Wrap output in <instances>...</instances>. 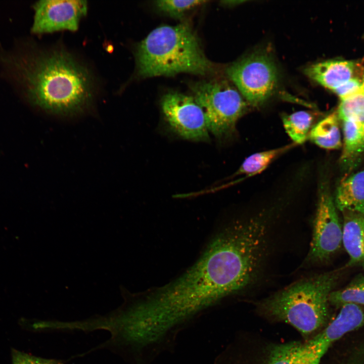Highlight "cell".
I'll return each instance as SVG.
<instances>
[{
  "label": "cell",
  "instance_id": "cell-1",
  "mask_svg": "<svg viewBox=\"0 0 364 364\" xmlns=\"http://www.w3.org/2000/svg\"><path fill=\"white\" fill-rule=\"evenodd\" d=\"M24 77L29 101L48 112L76 115L93 101L91 74L65 51L53 50L31 58L24 69Z\"/></svg>",
  "mask_w": 364,
  "mask_h": 364
},
{
  "label": "cell",
  "instance_id": "cell-2",
  "mask_svg": "<svg viewBox=\"0 0 364 364\" xmlns=\"http://www.w3.org/2000/svg\"><path fill=\"white\" fill-rule=\"evenodd\" d=\"M241 293L235 266L216 234L199 259L184 274L154 292L168 311H192Z\"/></svg>",
  "mask_w": 364,
  "mask_h": 364
},
{
  "label": "cell",
  "instance_id": "cell-3",
  "mask_svg": "<svg viewBox=\"0 0 364 364\" xmlns=\"http://www.w3.org/2000/svg\"><path fill=\"white\" fill-rule=\"evenodd\" d=\"M337 280L333 271L307 276L256 302V310L266 320L291 325L309 339L327 323L329 296Z\"/></svg>",
  "mask_w": 364,
  "mask_h": 364
},
{
  "label": "cell",
  "instance_id": "cell-4",
  "mask_svg": "<svg viewBox=\"0 0 364 364\" xmlns=\"http://www.w3.org/2000/svg\"><path fill=\"white\" fill-rule=\"evenodd\" d=\"M135 58L137 73L142 77L180 73L204 75L214 69L197 36L185 24L162 25L153 30L139 44Z\"/></svg>",
  "mask_w": 364,
  "mask_h": 364
},
{
  "label": "cell",
  "instance_id": "cell-5",
  "mask_svg": "<svg viewBox=\"0 0 364 364\" xmlns=\"http://www.w3.org/2000/svg\"><path fill=\"white\" fill-rule=\"evenodd\" d=\"M192 90L204 112L208 131L217 138L232 133L247 105L237 88L222 79L198 82Z\"/></svg>",
  "mask_w": 364,
  "mask_h": 364
},
{
  "label": "cell",
  "instance_id": "cell-6",
  "mask_svg": "<svg viewBox=\"0 0 364 364\" xmlns=\"http://www.w3.org/2000/svg\"><path fill=\"white\" fill-rule=\"evenodd\" d=\"M323 356L310 340L280 343L247 336L234 364H320Z\"/></svg>",
  "mask_w": 364,
  "mask_h": 364
},
{
  "label": "cell",
  "instance_id": "cell-7",
  "mask_svg": "<svg viewBox=\"0 0 364 364\" xmlns=\"http://www.w3.org/2000/svg\"><path fill=\"white\" fill-rule=\"evenodd\" d=\"M226 73L247 103L262 104L272 94L278 72L271 58L264 53H253L227 68Z\"/></svg>",
  "mask_w": 364,
  "mask_h": 364
},
{
  "label": "cell",
  "instance_id": "cell-8",
  "mask_svg": "<svg viewBox=\"0 0 364 364\" xmlns=\"http://www.w3.org/2000/svg\"><path fill=\"white\" fill-rule=\"evenodd\" d=\"M328 186H320L311 241L303 263L311 266L329 259L342 244V225Z\"/></svg>",
  "mask_w": 364,
  "mask_h": 364
},
{
  "label": "cell",
  "instance_id": "cell-9",
  "mask_svg": "<svg viewBox=\"0 0 364 364\" xmlns=\"http://www.w3.org/2000/svg\"><path fill=\"white\" fill-rule=\"evenodd\" d=\"M161 108L171 128L178 135L193 141L209 140L204 112L194 98L169 93L163 97Z\"/></svg>",
  "mask_w": 364,
  "mask_h": 364
},
{
  "label": "cell",
  "instance_id": "cell-10",
  "mask_svg": "<svg viewBox=\"0 0 364 364\" xmlns=\"http://www.w3.org/2000/svg\"><path fill=\"white\" fill-rule=\"evenodd\" d=\"M33 33L42 34L62 30L75 31L87 11L86 1L44 0L33 6Z\"/></svg>",
  "mask_w": 364,
  "mask_h": 364
},
{
  "label": "cell",
  "instance_id": "cell-11",
  "mask_svg": "<svg viewBox=\"0 0 364 364\" xmlns=\"http://www.w3.org/2000/svg\"><path fill=\"white\" fill-rule=\"evenodd\" d=\"M305 74L320 85L334 92L351 78L364 74V68L355 61L328 60L307 67Z\"/></svg>",
  "mask_w": 364,
  "mask_h": 364
},
{
  "label": "cell",
  "instance_id": "cell-12",
  "mask_svg": "<svg viewBox=\"0 0 364 364\" xmlns=\"http://www.w3.org/2000/svg\"><path fill=\"white\" fill-rule=\"evenodd\" d=\"M342 243L349 255L347 266L364 268V215L344 211Z\"/></svg>",
  "mask_w": 364,
  "mask_h": 364
},
{
  "label": "cell",
  "instance_id": "cell-13",
  "mask_svg": "<svg viewBox=\"0 0 364 364\" xmlns=\"http://www.w3.org/2000/svg\"><path fill=\"white\" fill-rule=\"evenodd\" d=\"M334 200L337 209L341 212L351 211L364 215V169L343 179Z\"/></svg>",
  "mask_w": 364,
  "mask_h": 364
},
{
  "label": "cell",
  "instance_id": "cell-14",
  "mask_svg": "<svg viewBox=\"0 0 364 364\" xmlns=\"http://www.w3.org/2000/svg\"><path fill=\"white\" fill-rule=\"evenodd\" d=\"M341 121L343 142L340 163L344 170H349L364 153L363 123L351 120Z\"/></svg>",
  "mask_w": 364,
  "mask_h": 364
},
{
  "label": "cell",
  "instance_id": "cell-15",
  "mask_svg": "<svg viewBox=\"0 0 364 364\" xmlns=\"http://www.w3.org/2000/svg\"><path fill=\"white\" fill-rule=\"evenodd\" d=\"M340 119L337 111L328 115L312 127L308 138L320 148L336 150L342 146Z\"/></svg>",
  "mask_w": 364,
  "mask_h": 364
},
{
  "label": "cell",
  "instance_id": "cell-16",
  "mask_svg": "<svg viewBox=\"0 0 364 364\" xmlns=\"http://www.w3.org/2000/svg\"><path fill=\"white\" fill-rule=\"evenodd\" d=\"M296 145L295 143L290 144L274 149L254 153L245 159L236 174L245 175L247 177L259 174L265 170L277 157Z\"/></svg>",
  "mask_w": 364,
  "mask_h": 364
},
{
  "label": "cell",
  "instance_id": "cell-17",
  "mask_svg": "<svg viewBox=\"0 0 364 364\" xmlns=\"http://www.w3.org/2000/svg\"><path fill=\"white\" fill-rule=\"evenodd\" d=\"M313 120L312 114L300 111L284 116L283 123L287 133L297 145L303 144L308 138Z\"/></svg>",
  "mask_w": 364,
  "mask_h": 364
},
{
  "label": "cell",
  "instance_id": "cell-18",
  "mask_svg": "<svg viewBox=\"0 0 364 364\" xmlns=\"http://www.w3.org/2000/svg\"><path fill=\"white\" fill-rule=\"evenodd\" d=\"M329 300V303L337 307L349 303L364 305V275L358 277L342 289L333 290Z\"/></svg>",
  "mask_w": 364,
  "mask_h": 364
},
{
  "label": "cell",
  "instance_id": "cell-19",
  "mask_svg": "<svg viewBox=\"0 0 364 364\" xmlns=\"http://www.w3.org/2000/svg\"><path fill=\"white\" fill-rule=\"evenodd\" d=\"M337 112L341 121L351 120L364 123V75L359 89L340 101Z\"/></svg>",
  "mask_w": 364,
  "mask_h": 364
},
{
  "label": "cell",
  "instance_id": "cell-20",
  "mask_svg": "<svg viewBox=\"0 0 364 364\" xmlns=\"http://www.w3.org/2000/svg\"><path fill=\"white\" fill-rule=\"evenodd\" d=\"M206 2L199 0H161L156 1V6L161 11L173 17L179 18L186 12Z\"/></svg>",
  "mask_w": 364,
  "mask_h": 364
},
{
  "label": "cell",
  "instance_id": "cell-21",
  "mask_svg": "<svg viewBox=\"0 0 364 364\" xmlns=\"http://www.w3.org/2000/svg\"><path fill=\"white\" fill-rule=\"evenodd\" d=\"M13 364H64L61 360L44 358L13 349Z\"/></svg>",
  "mask_w": 364,
  "mask_h": 364
},
{
  "label": "cell",
  "instance_id": "cell-22",
  "mask_svg": "<svg viewBox=\"0 0 364 364\" xmlns=\"http://www.w3.org/2000/svg\"><path fill=\"white\" fill-rule=\"evenodd\" d=\"M363 75L364 74L351 78L333 92L339 97L340 101L346 99L359 89L362 83Z\"/></svg>",
  "mask_w": 364,
  "mask_h": 364
},
{
  "label": "cell",
  "instance_id": "cell-23",
  "mask_svg": "<svg viewBox=\"0 0 364 364\" xmlns=\"http://www.w3.org/2000/svg\"><path fill=\"white\" fill-rule=\"evenodd\" d=\"M363 127H364V123H363Z\"/></svg>",
  "mask_w": 364,
  "mask_h": 364
}]
</instances>
